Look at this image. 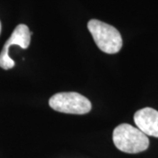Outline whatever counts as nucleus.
<instances>
[{"label": "nucleus", "mask_w": 158, "mask_h": 158, "mask_svg": "<svg viewBox=\"0 0 158 158\" xmlns=\"http://www.w3.org/2000/svg\"><path fill=\"white\" fill-rule=\"evenodd\" d=\"M0 33H1V22H0Z\"/></svg>", "instance_id": "obj_6"}, {"label": "nucleus", "mask_w": 158, "mask_h": 158, "mask_svg": "<svg viewBox=\"0 0 158 158\" xmlns=\"http://www.w3.org/2000/svg\"><path fill=\"white\" fill-rule=\"evenodd\" d=\"M113 141L118 150L128 154L145 151L149 145L148 136L129 124H121L116 127L113 130Z\"/></svg>", "instance_id": "obj_1"}, {"label": "nucleus", "mask_w": 158, "mask_h": 158, "mask_svg": "<svg viewBox=\"0 0 158 158\" xmlns=\"http://www.w3.org/2000/svg\"><path fill=\"white\" fill-rule=\"evenodd\" d=\"M87 27L100 50L106 54H116L121 49L122 38L114 27L98 19H90Z\"/></svg>", "instance_id": "obj_2"}, {"label": "nucleus", "mask_w": 158, "mask_h": 158, "mask_svg": "<svg viewBox=\"0 0 158 158\" xmlns=\"http://www.w3.org/2000/svg\"><path fill=\"white\" fill-rule=\"evenodd\" d=\"M134 120L144 135L158 137V111L150 107L141 109L135 113Z\"/></svg>", "instance_id": "obj_5"}, {"label": "nucleus", "mask_w": 158, "mask_h": 158, "mask_svg": "<svg viewBox=\"0 0 158 158\" xmlns=\"http://www.w3.org/2000/svg\"><path fill=\"white\" fill-rule=\"evenodd\" d=\"M33 33L29 31L28 27L27 25L20 24L16 27L14 31L7 40L6 44L4 45L2 51L0 53V67L4 69H10L15 65L14 61L9 56L8 51L10 47L12 45L19 46L23 49L27 48L30 45L31 35Z\"/></svg>", "instance_id": "obj_4"}, {"label": "nucleus", "mask_w": 158, "mask_h": 158, "mask_svg": "<svg viewBox=\"0 0 158 158\" xmlns=\"http://www.w3.org/2000/svg\"><path fill=\"white\" fill-rule=\"evenodd\" d=\"M48 105L57 112L69 114H86L91 110V103L77 92H59L51 97Z\"/></svg>", "instance_id": "obj_3"}]
</instances>
